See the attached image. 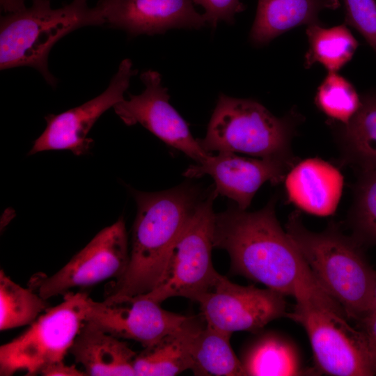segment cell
Returning a JSON list of instances; mask_svg holds the SVG:
<instances>
[{
  "mask_svg": "<svg viewBox=\"0 0 376 376\" xmlns=\"http://www.w3.org/2000/svg\"><path fill=\"white\" fill-rule=\"evenodd\" d=\"M276 198L255 212L233 205L214 214V247L226 250L234 274L260 283L296 302L310 303L344 315L322 288L275 213Z\"/></svg>",
  "mask_w": 376,
  "mask_h": 376,
  "instance_id": "obj_1",
  "label": "cell"
},
{
  "mask_svg": "<svg viewBox=\"0 0 376 376\" xmlns=\"http://www.w3.org/2000/svg\"><path fill=\"white\" fill-rule=\"evenodd\" d=\"M132 194L137 212L129 263L107 289L105 298L146 294L155 287L171 246L202 198L197 189L187 185Z\"/></svg>",
  "mask_w": 376,
  "mask_h": 376,
  "instance_id": "obj_2",
  "label": "cell"
},
{
  "mask_svg": "<svg viewBox=\"0 0 376 376\" xmlns=\"http://www.w3.org/2000/svg\"><path fill=\"white\" fill-rule=\"evenodd\" d=\"M285 231L347 318L359 321L373 311L376 272L352 236L345 235L334 224L322 232L311 231L298 211L289 215Z\"/></svg>",
  "mask_w": 376,
  "mask_h": 376,
  "instance_id": "obj_3",
  "label": "cell"
},
{
  "mask_svg": "<svg viewBox=\"0 0 376 376\" xmlns=\"http://www.w3.org/2000/svg\"><path fill=\"white\" fill-rule=\"evenodd\" d=\"M104 24L99 9L90 7L87 0H73L58 8L51 7L50 0H32L31 6L1 17L0 69L32 67L55 87L57 79L48 68L53 46L78 29Z\"/></svg>",
  "mask_w": 376,
  "mask_h": 376,
  "instance_id": "obj_4",
  "label": "cell"
},
{
  "mask_svg": "<svg viewBox=\"0 0 376 376\" xmlns=\"http://www.w3.org/2000/svg\"><path fill=\"white\" fill-rule=\"evenodd\" d=\"M294 125L277 118L258 102L219 95L205 138L198 139L207 152H242L260 158L295 161L290 143Z\"/></svg>",
  "mask_w": 376,
  "mask_h": 376,
  "instance_id": "obj_5",
  "label": "cell"
},
{
  "mask_svg": "<svg viewBox=\"0 0 376 376\" xmlns=\"http://www.w3.org/2000/svg\"><path fill=\"white\" fill-rule=\"evenodd\" d=\"M215 189L203 197L171 246L155 287L144 294L161 304L169 297L196 301L215 283L219 274L212 261L213 202Z\"/></svg>",
  "mask_w": 376,
  "mask_h": 376,
  "instance_id": "obj_6",
  "label": "cell"
},
{
  "mask_svg": "<svg viewBox=\"0 0 376 376\" xmlns=\"http://www.w3.org/2000/svg\"><path fill=\"white\" fill-rule=\"evenodd\" d=\"M88 295L68 292L63 301L48 308L21 335L0 347V375L18 371L36 375L62 361L85 321Z\"/></svg>",
  "mask_w": 376,
  "mask_h": 376,
  "instance_id": "obj_7",
  "label": "cell"
},
{
  "mask_svg": "<svg viewBox=\"0 0 376 376\" xmlns=\"http://www.w3.org/2000/svg\"><path fill=\"white\" fill-rule=\"evenodd\" d=\"M285 317L306 331L317 369L332 376L376 374L363 332L352 327L346 318L329 308L296 302Z\"/></svg>",
  "mask_w": 376,
  "mask_h": 376,
  "instance_id": "obj_8",
  "label": "cell"
},
{
  "mask_svg": "<svg viewBox=\"0 0 376 376\" xmlns=\"http://www.w3.org/2000/svg\"><path fill=\"white\" fill-rule=\"evenodd\" d=\"M130 260L127 235L123 217L102 229L60 270L52 276L37 274L30 288L43 299L65 295L77 287H88L109 279H119Z\"/></svg>",
  "mask_w": 376,
  "mask_h": 376,
  "instance_id": "obj_9",
  "label": "cell"
},
{
  "mask_svg": "<svg viewBox=\"0 0 376 376\" xmlns=\"http://www.w3.org/2000/svg\"><path fill=\"white\" fill-rule=\"evenodd\" d=\"M284 295L269 288L243 286L218 276L197 302L206 324L231 334L257 332L271 321L285 317Z\"/></svg>",
  "mask_w": 376,
  "mask_h": 376,
  "instance_id": "obj_10",
  "label": "cell"
},
{
  "mask_svg": "<svg viewBox=\"0 0 376 376\" xmlns=\"http://www.w3.org/2000/svg\"><path fill=\"white\" fill-rule=\"evenodd\" d=\"M144 294L86 301L85 321L120 338L148 347L180 326L187 316L163 309Z\"/></svg>",
  "mask_w": 376,
  "mask_h": 376,
  "instance_id": "obj_11",
  "label": "cell"
},
{
  "mask_svg": "<svg viewBox=\"0 0 376 376\" xmlns=\"http://www.w3.org/2000/svg\"><path fill=\"white\" fill-rule=\"evenodd\" d=\"M137 71L125 58L107 89L95 98L59 114L45 117L46 128L34 141L29 155L46 150H70L77 155L86 154L93 143L88 134L97 119L109 109L124 100L130 79Z\"/></svg>",
  "mask_w": 376,
  "mask_h": 376,
  "instance_id": "obj_12",
  "label": "cell"
},
{
  "mask_svg": "<svg viewBox=\"0 0 376 376\" xmlns=\"http://www.w3.org/2000/svg\"><path fill=\"white\" fill-rule=\"evenodd\" d=\"M140 79L145 90L139 95L129 94L113 108L115 113L128 126L136 123L148 130L167 145L182 152L200 162L210 154L191 135L185 120L170 104L167 88L162 85L157 72L148 70Z\"/></svg>",
  "mask_w": 376,
  "mask_h": 376,
  "instance_id": "obj_13",
  "label": "cell"
},
{
  "mask_svg": "<svg viewBox=\"0 0 376 376\" xmlns=\"http://www.w3.org/2000/svg\"><path fill=\"white\" fill-rule=\"evenodd\" d=\"M295 164V161L286 159L247 158L231 152H219L191 165L183 175L189 178L210 175L214 180L217 194L246 210L263 184L267 181L272 185L281 182Z\"/></svg>",
  "mask_w": 376,
  "mask_h": 376,
  "instance_id": "obj_14",
  "label": "cell"
},
{
  "mask_svg": "<svg viewBox=\"0 0 376 376\" xmlns=\"http://www.w3.org/2000/svg\"><path fill=\"white\" fill-rule=\"evenodd\" d=\"M193 3L191 0H99L95 6L104 24L136 36L204 26L207 23Z\"/></svg>",
  "mask_w": 376,
  "mask_h": 376,
  "instance_id": "obj_15",
  "label": "cell"
},
{
  "mask_svg": "<svg viewBox=\"0 0 376 376\" xmlns=\"http://www.w3.org/2000/svg\"><path fill=\"white\" fill-rule=\"evenodd\" d=\"M284 180L288 200L299 210L319 217L336 211L343 177L329 163L319 158L302 160L289 170Z\"/></svg>",
  "mask_w": 376,
  "mask_h": 376,
  "instance_id": "obj_16",
  "label": "cell"
},
{
  "mask_svg": "<svg viewBox=\"0 0 376 376\" xmlns=\"http://www.w3.org/2000/svg\"><path fill=\"white\" fill-rule=\"evenodd\" d=\"M86 375H135L136 353L125 342L84 321L70 351Z\"/></svg>",
  "mask_w": 376,
  "mask_h": 376,
  "instance_id": "obj_17",
  "label": "cell"
},
{
  "mask_svg": "<svg viewBox=\"0 0 376 376\" xmlns=\"http://www.w3.org/2000/svg\"><path fill=\"white\" fill-rule=\"evenodd\" d=\"M204 326L197 318L187 316L177 328L136 354L135 375L173 376L190 370L191 346Z\"/></svg>",
  "mask_w": 376,
  "mask_h": 376,
  "instance_id": "obj_18",
  "label": "cell"
},
{
  "mask_svg": "<svg viewBox=\"0 0 376 376\" xmlns=\"http://www.w3.org/2000/svg\"><path fill=\"white\" fill-rule=\"evenodd\" d=\"M338 6V0H258L250 40L265 45L296 26L320 24V11Z\"/></svg>",
  "mask_w": 376,
  "mask_h": 376,
  "instance_id": "obj_19",
  "label": "cell"
},
{
  "mask_svg": "<svg viewBox=\"0 0 376 376\" xmlns=\"http://www.w3.org/2000/svg\"><path fill=\"white\" fill-rule=\"evenodd\" d=\"M240 360L246 375H301L306 373L294 343L272 332L253 341Z\"/></svg>",
  "mask_w": 376,
  "mask_h": 376,
  "instance_id": "obj_20",
  "label": "cell"
},
{
  "mask_svg": "<svg viewBox=\"0 0 376 376\" xmlns=\"http://www.w3.org/2000/svg\"><path fill=\"white\" fill-rule=\"evenodd\" d=\"M231 334L205 324L191 350V370L198 376H246L230 344Z\"/></svg>",
  "mask_w": 376,
  "mask_h": 376,
  "instance_id": "obj_21",
  "label": "cell"
},
{
  "mask_svg": "<svg viewBox=\"0 0 376 376\" xmlns=\"http://www.w3.org/2000/svg\"><path fill=\"white\" fill-rule=\"evenodd\" d=\"M340 143L347 163L361 171L376 169V96L361 100L357 113L343 125Z\"/></svg>",
  "mask_w": 376,
  "mask_h": 376,
  "instance_id": "obj_22",
  "label": "cell"
},
{
  "mask_svg": "<svg viewBox=\"0 0 376 376\" xmlns=\"http://www.w3.org/2000/svg\"><path fill=\"white\" fill-rule=\"evenodd\" d=\"M306 35L309 48L305 55V66L321 64L329 72H337L354 54L358 42L345 24L331 28L320 24L308 25Z\"/></svg>",
  "mask_w": 376,
  "mask_h": 376,
  "instance_id": "obj_23",
  "label": "cell"
},
{
  "mask_svg": "<svg viewBox=\"0 0 376 376\" xmlns=\"http://www.w3.org/2000/svg\"><path fill=\"white\" fill-rule=\"evenodd\" d=\"M48 308L46 299L31 288H24L0 270V330L33 323Z\"/></svg>",
  "mask_w": 376,
  "mask_h": 376,
  "instance_id": "obj_24",
  "label": "cell"
},
{
  "mask_svg": "<svg viewBox=\"0 0 376 376\" xmlns=\"http://www.w3.org/2000/svg\"><path fill=\"white\" fill-rule=\"evenodd\" d=\"M349 220L358 243L376 244V169L361 172Z\"/></svg>",
  "mask_w": 376,
  "mask_h": 376,
  "instance_id": "obj_25",
  "label": "cell"
},
{
  "mask_svg": "<svg viewBox=\"0 0 376 376\" xmlns=\"http://www.w3.org/2000/svg\"><path fill=\"white\" fill-rule=\"evenodd\" d=\"M361 100L354 86L337 72H329L318 86L317 107L330 119L347 123L358 111Z\"/></svg>",
  "mask_w": 376,
  "mask_h": 376,
  "instance_id": "obj_26",
  "label": "cell"
},
{
  "mask_svg": "<svg viewBox=\"0 0 376 376\" xmlns=\"http://www.w3.org/2000/svg\"><path fill=\"white\" fill-rule=\"evenodd\" d=\"M346 22L356 29L376 52V0H343Z\"/></svg>",
  "mask_w": 376,
  "mask_h": 376,
  "instance_id": "obj_27",
  "label": "cell"
},
{
  "mask_svg": "<svg viewBox=\"0 0 376 376\" xmlns=\"http://www.w3.org/2000/svg\"><path fill=\"white\" fill-rule=\"evenodd\" d=\"M202 6L205 10L203 16L211 26L215 28L219 22L233 24L236 14L245 9L240 0H191Z\"/></svg>",
  "mask_w": 376,
  "mask_h": 376,
  "instance_id": "obj_28",
  "label": "cell"
},
{
  "mask_svg": "<svg viewBox=\"0 0 376 376\" xmlns=\"http://www.w3.org/2000/svg\"><path fill=\"white\" fill-rule=\"evenodd\" d=\"M361 331L365 334L368 348L376 368V311H373L359 320Z\"/></svg>",
  "mask_w": 376,
  "mask_h": 376,
  "instance_id": "obj_29",
  "label": "cell"
},
{
  "mask_svg": "<svg viewBox=\"0 0 376 376\" xmlns=\"http://www.w3.org/2000/svg\"><path fill=\"white\" fill-rule=\"evenodd\" d=\"M45 376H84L85 372L78 370L75 365L68 366L63 361L54 363L45 368L40 373Z\"/></svg>",
  "mask_w": 376,
  "mask_h": 376,
  "instance_id": "obj_30",
  "label": "cell"
},
{
  "mask_svg": "<svg viewBox=\"0 0 376 376\" xmlns=\"http://www.w3.org/2000/svg\"><path fill=\"white\" fill-rule=\"evenodd\" d=\"M26 0H0L3 10L6 13H13L26 7Z\"/></svg>",
  "mask_w": 376,
  "mask_h": 376,
  "instance_id": "obj_31",
  "label": "cell"
},
{
  "mask_svg": "<svg viewBox=\"0 0 376 376\" xmlns=\"http://www.w3.org/2000/svg\"><path fill=\"white\" fill-rule=\"evenodd\" d=\"M373 311H376V281L374 290V299H373Z\"/></svg>",
  "mask_w": 376,
  "mask_h": 376,
  "instance_id": "obj_32",
  "label": "cell"
}]
</instances>
